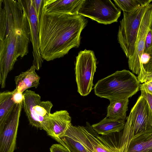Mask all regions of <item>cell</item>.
<instances>
[{"label":"cell","instance_id":"16","mask_svg":"<svg viewBox=\"0 0 152 152\" xmlns=\"http://www.w3.org/2000/svg\"><path fill=\"white\" fill-rule=\"evenodd\" d=\"M36 70L35 66L32 65L26 71L15 77V88L18 91L23 93L29 88L38 87L40 77L36 72Z\"/></svg>","mask_w":152,"mask_h":152},{"label":"cell","instance_id":"28","mask_svg":"<svg viewBox=\"0 0 152 152\" xmlns=\"http://www.w3.org/2000/svg\"><path fill=\"white\" fill-rule=\"evenodd\" d=\"M151 58L150 55L146 53H143L141 55L140 59V64L145 65L148 63Z\"/></svg>","mask_w":152,"mask_h":152},{"label":"cell","instance_id":"14","mask_svg":"<svg viewBox=\"0 0 152 152\" xmlns=\"http://www.w3.org/2000/svg\"><path fill=\"white\" fill-rule=\"evenodd\" d=\"M85 0H43L42 10L46 14H78Z\"/></svg>","mask_w":152,"mask_h":152},{"label":"cell","instance_id":"1","mask_svg":"<svg viewBox=\"0 0 152 152\" xmlns=\"http://www.w3.org/2000/svg\"><path fill=\"white\" fill-rule=\"evenodd\" d=\"M29 22L19 0H0V84L6 78L19 57L28 53Z\"/></svg>","mask_w":152,"mask_h":152},{"label":"cell","instance_id":"4","mask_svg":"<svg viewBox=\"0 0 152 152\" xmlns=\"http://www.w3.org/2000/svg\"><path fill=\"white\" fill-rule=\"evenodd\" d=\"M126 120L119 138L118 149L124 146L134 136L152 129V113L147 100L141 95L131 109Z\"/></svg>","mask_w":152,"mask_h":152},{"label":"cell","instance_id":"19","mask_svg":"<svg viewBox=\"0 0 152 152\" xmlns=\"http://www.w3.org/2000/svg\"><path fill=\"white\" fill-rule=\"evenodd\" d=\"M107 108L106 117L114 119L125 120L128 110L129 99L112 100Z\"/></svg>","mask_w":152,"mask_h":152},{"label":"cell","instance_id":"6","mask_svg":"<svg viewBox=\"0 0 152 152\" xmlns=\"http://www.w3.org/2000/svg\"><path fill=\"white\" fill-rule=\"evenodd\" d=\"M69 128L77 139L90 152H118L119 138L116 133L101 136L92 129L88 122L86 125L74 126L71 123Z\"/></svg>","mask_w":152,"mask_h":152},{"label":"cell","instance_id":"3","mask_svg":"<svg viewBox=\"0 0 152 152\" xmlns=\"http://www.w3.org/2000/svg\"><path fill=\"white\" fill-rule=\"evenodd\" d=\"M141 83L133 73L124 69L100 80L94 88L95 94L100 98L118 100L129 99L140 90Z\"/></svg>","mask_w":152,"mask_h":152},{"label":"cell","instance_id":"26","mask_svg":"<svg viewBox=\"0 0 152 152\" xmlns=\"http://www.w3.org/2000/svg\"><path fill=\"white\" fill-rule=\"evenodd\" d=\"M50 152H71L68 148L60 144L53 145L50 148Z\"/></svg>","mask_w":152,"mask_h":152},{"label":"cell","instance_id":"11","mask_svg":"<svg viewBox=\"0 0 152 152\" xmlns=\"http://www.w3.org/2000/svg\"><path fill=\"white\" fill-rule=\"evenodd\" d=\"M151 20L150 4L143 17L135 45L132 56L128 58L129 69L133 73L138 75L140 69V59L144 53L145 39L149 30Z\"/></svg>","mask_w":152,"mask_h":152},{"label":"cell","instance_id":"33","mask_svg":"<svg viewBox=\"0 0 152 152\" xmlns=\"http://www.w3.org/2000/svg\"><path fill=\"white\" fill-rule=\"evenodd\" d=\"M149 83H150L151 84H152V81H149V82H148Z\"/></svg>","mask_w":152,"mask_h":152},{"label":"cell","instance_id":"17","mask_svg":"<svg viewBox=\"0 0 152 152\" xmlns=\"http://www.w3.org/2000/svg\"><path fill=\"white\" fill-rule=\"evenodd\" d=\"M125 123L124 120L112 119L106 117L91 126L98 134L108 135L119 132L123 130Z\"/></svg>","mask_w":152,"mask_h":152},{"label":"cell","instance_id":"23","mask_svg":"<svg viewBox=\"0 0 152 152\" xmlns=\"http://www.w3.org/2000/svg\"><path fill=\"white\" fill-rule=\"evenodd\" d=\"M144 53H152V31L149 29L146 36Z\"/></svg>","mask_w":152,"mask_h":152},{"label":"cell","instance_id":"18","mask_svg":"<svg viewBox=\"0 0 152 152\" xmlns=\"http://www.w3.org/2000/svg\"><path fill=\"white\" fill-rule=\"evenodd\" d=\"M12 96V91H5L0 93V134L3 130L16 104Z\"/></svg>","mask_w":152,"mask_h":152},{"label":"cell","instance_id":"5","mask_svg":"<svg viewBox=\"0 0 152 152\" xmlns=\"http://www.w3.org/2000/svg\"><path fill=\"white\" fill-rule=\"evenodd\" d=\"M150 4L141 6L131 12H123L117 35L118 43L127 58L133 54L134 46L142 21Z\"/></svg>","mask_w":152,"mask_h":152},{"label":"cell","instance_id":"30","mask_svg":"<svg viewBox=\"0 0 152 152\" xmlns=\"http://www.w3.org/2000/svg\"><path fill=\"white\" fill-rule=\"evenodd\" d=\"M141 85L148 92L152 94V84L146 82L141 84Z\"/></svg>","mask_w":152,"mask_h":152},{"label":"cell","instance_id":"9","mask_svg":"<svg viewBox=\"0 0 152 152\" xmlns=\"http://www.w3.org/2000/svg\"><path fill=\"white\" fill-rule=\"evenodd\" d=\"M23 107L31 125L41 129L44 120L51 113L53 106L51 102L41 101L39 94L27 90L23 93Z\"/></svg>","mask_w":152,"mask_h":152},{"label":"cell","instance_id":"22","mask_svg":"<svg viewBox=\"0 0 152 152\" xmlns=\"http://www.w3.org/2000/svg\"><path fill=\"white\" fill-rule=\"evenodd\" d=\"M140 83L148 82L152 80V72L146 71L144 69L142 64H140V69L137 77Z\"/></svg>","mask_w":152,"mask_h":152},{"label":"cell","instance_id":"12","mask_svg":"<svg viewBox=\"0 0 152 152\" xmlns=\"http://www.w3.org/2000/svg\"><path fill=\"white\" fill-rule=\"evenodd\" d=\"M26 12L29 22L30 28V39L32 46L33 57V64L36 70L41 68L44 60L39 51L38 21L34 8L32 0H19Z\"/></svg>","mask_w":152,"mask_h":152},{"label":"cell","instance_id":"31","mask_svg":"<svg viewBox=\"0 0 152 152\" xmlns=\"http://www.w3.org/2000/svg\"><path fill=\"white\" fill-rule=\"evenodd\" d=\"M141 6L148 5L152 1V0H137Z\"/></svg>","mask_w":152,"mask_h":152},{"label":"cell","instance_id":"21","mask_svg":"<svg viewBox=\"0 0 152 152\" xmlns=\"http://www.w3.org/2000/svg\"><path fill=\"white\" fill-rule=\"evenodd\" d=\"M113 1L119 8L124 12H133L141 6L137 0H114Z\"/></svg>","mask_w":152,"mask_h":152},{"label":"cell","instance_id":"20","mask_svg":"<svg viewBox=\"0 0 152 152\" xmlns=\"http://www.w3.org/2000/svg\"><path fill=\"white\" fill-rule=\"evenodd\" d=\"M71 152H90L76 138L68 127L66 133L56 140Z\"/></svg>","mask_w":152,"mask_h":152},{"label":"cell","instance_id":"24","mask_svg":"<svg viewBox=\"0 0 152 152\" xmlns=\"http://www.w3.org/2000/svg\"><path fill=\"white\" fill-rule=\"evenodd\" d=\"M140 90L141 94L147 100L152 113V94L145 89L140 84Z\"/></svg>","mask_w":152,"mask_h":152},{"label":"cell","instance_id":"32","mask_svg":"<svg viewBox=\"0 0 152 152\" xmlns=\"http://www.w3.org/2000/svg\"><path fill=\"white\" fill-rule=\"evenodd\" d=\"M151 10V20L150 27V30L152 31V3L150 4Z\"/></svg>","mask_w":152,"mask_h":152},{"label":"cell","instance_id":"15","mask_svg":"<svg viewBox=\"0 0 152 152\" xmlns=\"http://www.w3.org/2000/svg\"><path fill=\"white\" fill-rule=\"evenodd\" d=\"M118 152H152V129L133 137Z\"/></svg>","mask_w":152,"mask_h":152},{"label":"cell","instance_id":"10","mask_svg":"<svg viewBox=\"0 0 152 152\" xmlns=\"http://www.w3.org/2000/svg\"><path fill=\"white\" fill-rule=\"evenodd\" d=\"M23 102L16 104L2 132L0 134V152H14Z\"/></svg>","mask_w":152,"mask_h":152},{"label":"cell","instance_id":"13","mask_svg":"<svg viewBox=\"0 0 152 152\" xmlns=\"http://www.w3.org/2000/svg\"><path fill=\"white\" fill-rule=\"evenodd\" d=\"M71 118L66 110L57 111L50 113L43 121L41 129L56 141L66 132L71 124Z\"/></svg>","mask_w":152,"mask_h":152},{"label":"cell","instance_id":"7","mask_svg":"<svg viewBox=\"0 0 152 152\" xmlns=\"http://www.w3.org/2000/svg\"><path fill=\"white\" fill-rule=\"evenodd\" d=\"M96 59L93 51L85 49L76 57L75 75L77 91L82 96L89 94L94 86L93 80L96 68Z\"/></svg>","mask_w":152,"mask_h":152},{"label":"cell","instance_id":"2","mask_svg":"<svg viewBox=\"0 0 152 152\" xmlns=\"http://www.w3.org/2000/svg\"><path fill=\"white\" fill-rule=\"evenodd\" d=\"M88 21L79 14H46L41 10L38 22L39 51L48 61L64 57L80 45Z\"/></svg>","mask_w":152,"mask_h":152},{"label":"cell","instance_id":"27","mask_svg":"<svg viewBox=\"0 0 152 152\" xmlns=\"http://www.w3.org/2000/svg\"><path fill=\"white\" fill-rule=\"evenodd\" d=\"M34 8L38 22L40 15L43 0H32Z\"/></svg>","mask_w":152,"mask_h":152},{"label":"cell","instance_id":"25","mask_svg":"<svg viewBox=\"0 0 152 152\" xmlns=\"http://www.w3.org/2000/svg\"><path fill=\"white\" fill-rule=\"evenodd\" d=\"M13 99L16 104L23 102L24 96L23 93L18 91L16 88L12 91Z\"/></svg>","mask_w":152,"mask_h":152},{"label":"cell","instance_id":"29","mask_svg":"<svg viewBox=\"0 0 152 152\" xmlns=\"http://www.w3.org/2000/svg\"><path fill=\"white\" fill-rule=\"evenodd\" d=\"M151 58L147 64L143 65L144 69L147 71L152 72V53L150 55Z\"/></svg>","mask_w":152,"mask_h":152},{"label":"cell","instance_id":"8","mask_svg":"<svg viewBox=\"0 0 152 152\" xmlns=\"http://www.w3.org/2000/svg\"><path fill=\"white\" fill-rule=\"evenodd\" d=\"M121 10L110 0H85L78 14L107 25L117 22Z\"/></svg>","mask_w":152,"mask_h":152}]
</instances>
